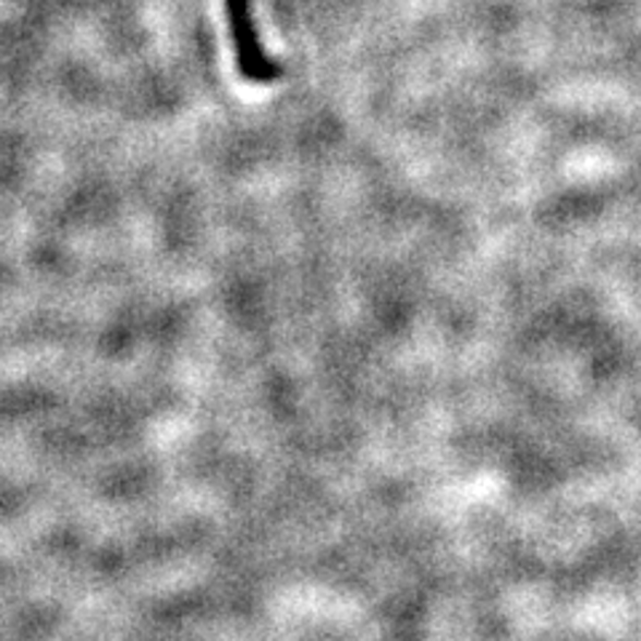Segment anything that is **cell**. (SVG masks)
<instances>
[{"label":"cell","instance_id":"6da1fadb","mask_svg":"<svg viewBox=\"0 0 641 641\" xmlns=\"http://www.w3.org/2000/svg\"><path fill=\"white\" fill-rule=\"evenodd\" d=\"M225 14H228L230 38H233L235 64H239L241 78L252 83H270L281 78V64L267 57L263 44H259V33L252 16V0H225Z\"/></svg>","mask_w":641,"mask_h":641}]
</instances>
